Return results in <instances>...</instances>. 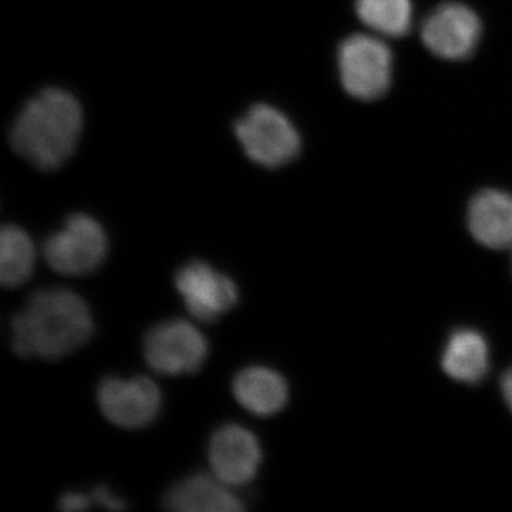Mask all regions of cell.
<instances>
[{"instance_id": "6da1fadb", "label": "cell", "mask_w": 512, "mask_h": 512, "mask_svg": "<svg viewBox=\"0 0 512 512\" xmlns=\"http://www.w3.org/2000/svg\"><path fill=\"white\" fill-rule=\"evenodd\" d=\"M94 333L89 305L69 289H40L12 320V346L20 357L59 360L86 345Z\"/></svg>"}, {"instance_id": "7a4b0ae2", "label": "cell", "mask_w": 512, "mask_h": 512, "mask_svg": "<svg viewBox=\"0 0 512 512\" xmlns=\"http://www.w3.org/2000/svg\"><path fill=\"white\" fill-rule=\"evenodd\" d=\"M84 126L79 100L66 90L45 89L25 104L10 131L20 157L42 171L62 167L76 150Z\"/></svg>"}, {"instance_id": "3957f363", "label": "cell", "mask_w": 512, "mask_h": 512, "mask_svg": "<svg viewBox=\"0 0 512 512\" xmlns=\"http://www.w3.org/2000/svg\"><path fill=\"white\" fill-rule=\"evenodd\" d=\"M235 137L249 160L265 168L284 167L301 151V136L282 111L259 103L234 124Z\"/></svg>"}, {"instance_id": "277c9868", "label": "cell", "mask_w": 512, "mask_h": 512, "mask_svg": "<svg viewBox=\"0 0 512 512\" xmlns=\"http://www.w3.org/2000/svg\"><path fill=\"white\" fill-rule=\"evenodd\" d=\"M109 242L99 221L86 214H73L62 229L43 244V255L50 268L62 275L93 274L106 259Z\"/></svg>"}, {"instance_id": "5b68a950", "label": "cell", "mask_w": 512, "mask_h": 512, "mask_svg": "<svg viewBox=\"0 0 512 512\" xmlns=\"http://www.w3.org/2000/svg\"><path fill=\"white\" fill-rule=\"evenodd\" d=\"M208 352L201 330L183 319L158 323L144 338V357L158 375H194L204 366Z\"/></svg>"}, {"instance_id": "8992f818", "label": "cell", "mask_w": 512, "mask_h": 512, "mask_svg": "<svg viewBox=\"0 0 512 512\" xmlns=\"http://www.w3.org/2000/svg\"><path fill=\"white\" fill-rule=\"evenodd\" d=\"M339 73L350 96L375 100L392 82L393 56L382 40L366 35L350 36L340 45Z\"/></svg>"}, {"instance_id": "52a82bcc", "label": "cell", "mask_w": 512, "mask_h": 512, "mask_svg": "<svg viewBox=\"0 0 512 512\" xmlns=\"http://www.w3.org/2000/svg\"><path fill=\"white\" fill-rule=\"evenodd\" d=\"M97 402L107 420L123 429H141L157 419L161 392L146 376L130 380L107 377L97 390Z\"/></svg>"}, {"instance_id": "ba28073f", "label": "cell", "mask_w": 512, "mask_h": 512, "mask_svg": "<svg viewBox=\"0 0 512 512\" xmlns=\"http://www.w3.org/2000/svg\"><path fill=\"white\" fill-rule=\"evenodd\" d=\"M175 288L187 311L202 323H214L239 301L237 285L207 262L192 261L175 275Z\"/></svg>"}, {"instance_id": "9c48e42d", "label": "cell", "mask_w": 512, "mask_h": 512, "mask_svg": "<svg viewBox=\"0 0 512 512\" xmlns=\"http://www.w3.org/2000/svg\"><path fill=\"white\" fill-rule=\"evenodd\" d=\"M208 460L212 473L227 485H245L254 480L262 461L255 434L239 424H225L210 440Z\"/></svg>"}, {"instance_id": "30bf717a", "label": "cell", "mask_w": 512, "mask_h": 512, "mask_svg": "<svg viewBox=\"0 0 512 512\" xmlns=\"http://www.w3.org/2000/svg\"><path fill=\"white\" fill-rule=\"evenodd\" d=\"M481 36V22L474 10L461 3H446L424 22V45L434 55L448 60L466 59Z\"/></svg>"}, {"instance_id": "8fae6325", "label": "cell", "mask_w": 512, "mask_h": 512, "mask_svg": "<svg viewBox=\"0 0 512 512\" xmlns=\"http://www.w3.org/2000/svg\"><path fill=\"white\" fill-rule=\"evenodd\" d=\"M164 507L178 512H238L244 511L241 498L228 490L217 477L197 474L185 478L168 491Z\"/></svg>"}, {"instance_id": "7c38bea8", "label": "cell", "mask_w": 512, "mask_h": 512, "mask_svg": "<svg viewBox=\"0 0 512 512\" xmlns=\"http://www.w3.org/2000/svg\"><path fill=\"white\" fill-rule=\"evenodd\" d=\"M471 234L484 247L501 249L512 244V195L485 190L474 197L468 210Z\"/></svg>"}, {"instance_id": "4fadbf2b", "label": "cell", "mask_w": 512, "mask_h": 512, "mask_svg": "<svg viewBox=\"0 0 512 512\" xmlns=\"http://www.w3.org/2000/svg\"><path fill=\"white\" fill-rule=\"evenodd\" d=\"M237 402L258 417L281 412L289 397L284 377L268 367L251 366L241 370L232 383Z\"/></svg>"}, {"instance_id": "5bb4252c", "label": "cell", "mask_w": 512, "mask_h": 512, "mask_svg": "<svg viewBox=\"0 0 512 512\" xmlns=\"http://www.w3.org/2000/svg\"><path fill=\"white\" fill-rule=\"evenodd\" d=\"M441 365L444 372L458 382H480L490 366L484 336L476 330H456L448 339Z\"/></svg>"}, {"instance_id": "9a60e30c", "label": "cell", "mask_w": 512, "mask_h": 512, "mask_svg": "<svg viewBox=\"0 0 512 512\" xmlns=\"http://www.w3.org/2000/svg\"><path fill=\"white\" fill-rule=\"evenodd\" d=\"M35 247L32 239L16 225H5L0 234V281L5 288L15 289L29 281L35 269Z\"/></svg>"}, {"instance_id": "2e32d148", "label": "cell", "mask_w": 512, "mask_h": 512, "mask_svg": "<svg viewBox=\"0 0 512 512\" xmlns=\"http://www.w3.org/2000/svg\"><path fill=\"white\" fill-rule=\"evenodd\" d=\"M365 25L387 36H404L412 26V0H356Z\"/></svg>"}, {"instance_id": "e0dca14e", "label": "cell", "mask_w": 512, "mask_h": 512, "mask_svg": "<svg viewBox=\"0 0 512 512\" xmlns=\"http://www.w3.org/2000/svg\"><path fill=\"white\" fill-rule=\"evenodd\" d=\"M94 504L92 494L66 493L60 498L59 507L62 511H84L89 510Z\"/></svg>"}, {"instance_id": "ac0fdd59", "label": "cell", "mask_w": 512, "mask_h": 512, "mask_svg": "<svg viewBox=\"0 0 512 512\" xmlns=\"http://www.w3.org/2000/svg\"><path fill=\"white\" fill-rule=\"evenodd\" d=\"M92 497L94 504H99L101 507L107 508V510L121 511L126 508V503L121 498L111 494L109 488L104 487V485L94 488Z\"/></svg>"}, {"instance_id": "d6986e66", "label": "cell", "mask_w": 512, "mask_h": 512, "mask_svg": "<svg viewBox=\"0 0 512 512\" xmlns=\"http://www.w3.org/2000/svg\"><path fill=\"white\" fill-rule=\"evenodd\" d=\"M503 394L505 402L512 410V367L503 377Z\"/></svg>"}]
</instances>
